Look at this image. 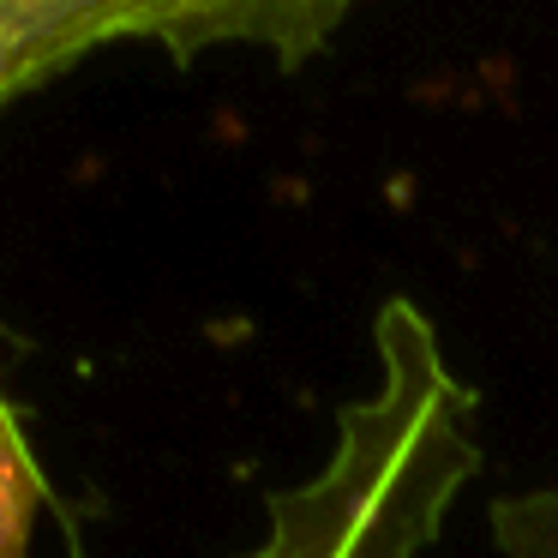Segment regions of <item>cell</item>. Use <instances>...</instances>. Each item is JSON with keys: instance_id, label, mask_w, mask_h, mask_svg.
Returning <instances> with one entry per match:
<instances>
[{"instance_id": "obj_1", "label": "cell", "mask_w": 558, "mask_h": 558, "mask_svg": "<svg viewBox=\"0 0 558 558\" xmlns=\"http://www.w3.org/2000/svg\"><path fill=\"white\" fill-rule=\"evenodd\" d=\"M474 469V390L450 373L433 318L390 301L373 390L337 414L325 462L270 498L241 558H426Z\"/></svg>"}, {"instance_id": "obj_2", "label": "cell", "mask_w": 558, "mask_h": 558, "mask_svg": "<svg viewBox=\"0 0 558 558\" xmlns=\"http://www.w3.org/2000/svg\"><path fill=\"white\" fill-rule=\"evenodd\" d=\"M349 7L354 0H0V102L114 43H162L181 61L217 43H258L294 66Z\"/></svg>"}, {"instance_id": "obj_3", "label": "cell", "mask_w": 558, "mask_h": 558, "mask_svg": "<svg viewBox=\"0 0 558 558\" xmlns=\"http://www.w3.org/2000/svg\"><path fill=\"white\" fill-rule=\"evenodd\" d=\"M493 534L505 558H558V486H534L493 505Z\"/></svg>"}, {"instance_id": "obj_4", "label": "cell", "mask_w": 558, "mask_h": 558, "mask_svg": "<svg viewBox=\"0 0 558 558\" xmlns=\"http://www.w3.org/2000/svg\"><path fill=\"white\" fill-rule=\"evenodd\" d=\"M31 474H25V450L19 433L0 414V558H25V510H31Z\"/></svg>"}]
</instances>
